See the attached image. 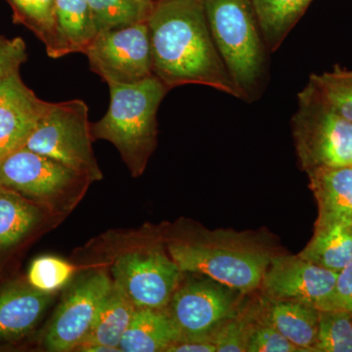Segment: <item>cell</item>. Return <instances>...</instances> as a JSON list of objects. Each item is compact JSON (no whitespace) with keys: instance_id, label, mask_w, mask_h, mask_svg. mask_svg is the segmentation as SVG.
Wrapping results in <instances>:
<instances>
[{"instance_id":"obj_31","label":"cell","mask_w":352,"mask_h":352,"mask_svg":"<svg viewBox=\"0 0 352 352\" xmlns=\"http://www.w3.org/2000/svg\"><path fill=\"white\" fill-rule=\"evenodd\" d=\"M335 302L336 308H344L352 314V261L338 274Z\"/></svg>"},{"instance_id":"obj_10","label":"cell","mask_w":352,"mask_h":352,"mask_svg":"<svg viewBox=\"0 0 352 352\" xmlns=\"http://www.w3.org/2000/svg\"><path fill=\"white\" fill-rule=\"evenodd\" d=\"M338 274L298 256H280L270 258L261 285L272 300L332 309Z\"/></svg>"},{"instance_id":"obj_28","label":"cell","mask_w":352,"mask_h":352,"mask_svg":"<svg viewBox=\"0 0 352 352\" xmlns=\"http://www.w3.org/2000/svg\"><path fill=\"white\" fill-rule=\"evenodd\" d=\"M252 325L245 317H230L221 324L210 339L217 346L219 352L245 351L248 336Z\"/></svg>"},{"instance_id":"obj_7","label":"cell","mask_w":352,"mask_h":352,"mask_svg":"<svg viewBox=\"0 0 352 352\" xmlns=\"http://www.w3.org/2000/svg\"><path fill=\"white\" fill-rule=\"evenodd\" d=\"M85 54L90 69L107 83L132 85L153 76L147 22L99 32Z\"/></svg>"},{"instance_id":"obj_30","label":"cell","mask_w":352,"mask_h":352,"mask_svg":"<svg viewBox=\"0 0 352 352\" xmlns=\"http://www.w3.org/2000/svg\"><path fill=\"white\" fill-rule=\"evenodd\" d=\"M27 59V47L23 38L0 36V80L20 73V67Z\"/></svg>"},{"instance_id":"obj_24","label":"cell","mask_w":352,"mask_h":352,"mask_svg":"<svg viewBox=\"0 0 352 352\" xmlns=\"http://www.w3.org/2000/svg\"><path fill=\"white\" fill-rule=\"evenodd\" d=\"M14 22L24 25L45 45L48 56L54 46L55 2L56 0H8Z\"/></svg>"},{"instance_id":"obj_8","label":"cell","mask_w":352,"mask_h":352,"mask_svg":"<svg viewBox=\"0 0 352 352\" xmlns=\"http://www.w3.org/2000/svg\"><path fill=\"white\" fill-rule=\"evenodd\" d=\"M182 273L173 258L157 249L126 252L112 267L113 284L136 309L166 308Z\"/></svg>"},{"instance_id":"obj_29","label":"cell","mask_w":352,"mask_h":352,"mask_svg":"<svg viewBox=\"0 0 352 352\" xmlns=\"http://www.w3.org/2000/svg\"><path fill=\"white\" fill-rule=\"evenodd\" d=\"M245 351L249 352H302L300 347L284 337L276 329L261 321L252 326L248 336Z\"/></svg>"},{"instance_id":"obj_15","label":"cell","mask_w":352,"mask_h":352,"mask_svg":"<svg viewBox=\"0 0 352 352\" xmlns=\"http://www.w3.org/2000/svg\"><path fill=\"white\" fill-rule=\"evenodd\" d=\"M97 34L87 0H56L54 46L50 57L85 53Z\"/></svg>"},{"instance_id":"obj_2","label":"cell","mask_w":352,"mask_h":352,"mask_svg":"<svg viewBox=\"0 0 352 352\" xmlns=\"http://www.w3.org/2000/svg\"><path fill=\"white\" fill-rule=\"evenodd\" d=\"M108 85L110 105L91 124L92 138L115 145L132 175H140L156 147L157 110L170 89L154 75L132 85Z\"/></svg>"},{"instance_id":"obj_20","label":"cell","mask_w":352,"mask_h":352,"mask_svg":"<svg viewBox=\"0 0 352 352\" xmlns=\"http://www.w3.org/2000/svg\"><path fill=\"white\" fill-rule=\"evenodd\" d=\"M298 256L339 273L352 261V233L346 224L315 227L314 237Z\"/></svg>"},{"instance_id":"obj_27","label":"cell","mask_w":352,"mask_h":352,"mask_svg":"<svg viewBox=\"0 0 352 352\" xmlns=\"http://www.w3.org/2000/svg\"><path fill=\"white\" fill-rule=\"evenodd\" d=\"M75 268L56 256H43L34 259L28 272V282L34 289L54 294L68 283Z\"/></svg>"},{"instance_id":"obj_18","label":"cell","mask_w":352,"mask_h":352,"mask_svg":"<svg viewBox=\"0 0 352 352\" xmlns=\"http://www.w3.org/2000/svg\"><path fill=\"white\" fill-rule=\"evenodd\" d=\"M48 103L32 92L0 106V159L25 147Z\"/></svg>"},{"instance_id":"obj_21","label":"cell","mask_w":352,"mask_h":352,"mask_svg":"<svg viewBox=\"0 0 352 352\" xmlns=\"http://www.w3.org/2000/svg\"><path fill=\"white\" fill-rule=\"evenodd\" d=\"M312 0H252L264 43L275 51Z\"/></svg>"},{"instance_id":"obj_14","label":"cell","mask_w":352,"mask_h":352,"mask_svg":"<svg viewBox=\"0 0 352 352\" xmlns=\"http://www.w3.org/2000/svg\"><path fill=\"white\" fill-rule=\"evenodd\" d=\"M53 294L31 285H17L0 293V340L21 339L41 320Z\"/></svg>"},{"instance_id":"obj_23","label":"cell","mask_w":352,"mask_h":352,"mask_svg":"<svg viewBox=\"0 0 352 352\" xmlns=\"http://www.w3.org/2000/svg\"><path fill=\"white\" fill-rule=\"evenodd\" d=\"M97 32L147 22L153 2L147 0H87Z\"/></svg>"},{"instance_id":"obj_3","label":"cell","mask_w":352,"mask_h":352,"mask_svg":"<svg viewBox=\"0 0 352 352\" xmlns=\"http://www.w3.org/2000/svg\"><path fill=\"white\" fill-rule=\"evenodd\" d=\"M208 28L243 99L258 96L265 76V43L252 0H201Z\"/></svg>"},{"instance_id":"obj_35","label":"cell","mask_w":352,"mask_h":352,"mask_svg":"<svg viewBox=\"0 0 352 352\" xmlns=\"http://www.w3.org/2000/svg\"><path fill=\"white\" fill-rule=\"evenodd\" d=\"M147 1H155V0H147Z\"/></svg>"},{"instance_id":"obj_26","label":"cell","mask_w":352,"mask_h":352,"mask_svg":"<svg viewBox=\"0 0 352 352\" xmlns=\"http://www.w3.org/2000/svg\"><path fill=\"white\" fill-rule=\"evenodd\" d=\"M308 83L335 112L352 122V71L336 68L312 75Z\"/></svg>"},{"instance_id":"obj_22","label":"cell","mask_w":352,"mask_h":352,"mask_svg":"<svg viewBox=\"0 0 352 352\" xmlns=\"http://www.w3.org/2000/svg\"><path fill=\"white\" fill-rule=\"evenodd\" d=\"M41 219V212L36 204L0 186V250L18 244Z\"/></svg>"},{"instance_id":"obj_11","label":"cell","mask_w":352,"mask_h":352,"mask_svg":"<svg viewBox=\"0 0 352 352\" xmlns=\"http://www.w3.org/2000/svg\"><path fill=\"white\" fill-rule=\"evenodd\" d=\"M112 287L113 280L104 272L94 273L73 287L46 331L44 344L47 351H69L80 346Z\"/></svg>"},{"instance_id":"obj_5","label":"cell","mask_w":352,"mask_h":352,"mask_svg":"<svg viewBox=\"0 0 352 352\" xmlns=\"http://www.w3.org/2000/svg\"><path fill=\"white\" fill-rule=\"evenodd\" d=\"M91 124L82 100L48 103L25 147L87 176L102 179L92 149Z\"/></svg>"},{"instance_id":"obj_9","label":"cell","mask_w":352,"mask_h":352,"mask_svg":"<svg viewBox=\"0 0 352 352\" xmlns=\"http://www.w3.org/2000/svg\"><path fill=\"white\" fill-rule=\"evenodd\" d=\"M87 180L73 168L25 147L0 159V186L38 200L60 198Z\"/></svg>"},{"instance_id":"obj_32","label":"cell","mask_w":352,"mask_h":352,"mask_svg":"<svg viewBox=\"0 0 352 352\" xmlns=\"http://www.w3.org/2000/svg\"><path fill=\"white\" fill-rule=\"evenodd\" d=\"M32 94V90L23 82L20 73L14 74L0 80V106L10 101L24 98Z\"/></svg>"},{"instance_id":"obj_4","label":"cell","mask_w":352,"mask_h":352,"mask_svg":"<svg viewBox=\"0 0 352 352\" xmlns=\"http://www.w3.org/2000/svg\"><path fill=\"white\" fill-rule=\"evenodd\" d=\"M296 153L305 170L352 166V122L326 103L308 83L292 120Z\"/></svg>"},{"instance_id":"obj_33","label":"cell","mask_w":352,"mask_h":352,"mask_svg":"<svg viewBox=\"0 0 352 352\" xmlns=\"http://www.w3.org/2000/svg\"><path fill=\"white\" fill-rule=\"evenodd\" d=\"M217 346L210 338L180 337L166 352H215Z\"/></svg>"},{"instance_id":"obj_13","label":"cell","mask_w":352,"mask_h":352,"mask_svg":"<svg viewBox=\"0 0 352 352\" xmlns=\"http://www.w3.org/2000/svg\"><path fill=\"white\" fill-rule=\"evenodd\" d=\"M319 208L316 226L349 224L352 219V166L307 171Z\"/></svg>"},{"instance_id":"obj_16","label":"cell","mask_w":352,"mask_h":352,"mask_svg":"<svg viewBox=\"0 0 352 352\" xmlns=\"http://www.w3.org/2000/svg\"><path fill=\"white\" fill-rule=\"evenodd\" d=\"M182 337L166 308L136 309L120 340L122 352L166 351Z\"/></svg>"},{"instance_id":"obj_6","label":"cell","mask_w":352,"mask_h":352,"mask_svg":"<svg viewBox=\"0 0 352 352\" xmlns=\"http://www.w3.org/2000/svg\"><path fill=\"white\" fill-rule=\"evenodd\" d=\"M170 258L182 272L206 275L217 283L248 293L261 286L270 264L267 254L250 248L219 244L176 243L168 248Z\"/></svg>"},{"instance_id":"obj_12","label":"cell","mask_w":352,"mask_h":352,"mask_svg":"<svg viewBox=\"0 0 352 352\" xmlns=\"http://www.w3.org/2000/svg\"><path fill=\"white\" fill-rule=\"evenodd\" d=\"M232 289L212 282H192L178 287L166 309L183 338H210L233 316Z\"/></svg>"},{"instance_id":"obj_17","label":"cell","mask_w":352,"mask_h":352,"mask_svg":"<svg viewBox=\"0 0 352 352\" xmlns=\"http://www.w3.org/2000/svg\"><path fill=\"white\" fill-rule=\"evenodd\" d=\"M261 321L276 329L302 352L314 351L318 333L319 310L291 300H274Z\"/></svg>"},{"instance_id":"obj_25","label":"cell","mask_w":352,"mask_h":352,"mask_svg":"<svg viewBox=\"0 0 352 352\" xmlns=\"http://www.w3.org/2000/svg\"><path fill=\"white\" fill-rule=\"evenodd\" d=\"M314 351L352 352V314L344 308L319 310Z\"/></svg>"},{"instance_id":"obj_34","label":"cell","mask_w":352,"mask_h":352,"mask_svg":"<svg viewBox=\"0 0 352 352\" xmlns=\"http://www.w3.org/2000/svg\"><path fill=\"white\" fill-rule=\"evenodd\" d=\"M347 226H349V230H351V232L352 233V219L351 221H349V223L347 224Z\"/></svg>"},{"instance_id":"obj_19","label":"cell","mask_w":352,"mask_h":352,"mask_svg":"<svg viewBox=\"0 0 352 352\" xmlns=\"http://www.w3.org/2000/svg\"><path fill=\"white\" fill-rule=\"evenodd\" d=\"M135 310V307L113 284L80 346L102 344L120 349V340Z\"/></svg>"},{"instance_id":"obj_1","label":"cell","mask_w":352,"mask_h":352,"mask_svg":"<svg viewBox=\"0 0 352 352\" xmlns=\"http://www.w3.org/2000/svg\"><path fill=\"white\" fill-rule=\"evenodd\" d=\"M147 25L153 75L168 89L201 85L242 98L215 46L201 0H155Z\"/></svg>"}]
</instances>
